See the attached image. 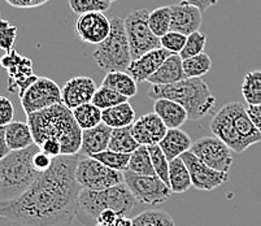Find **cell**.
Returning a JSON list of instances; mask_svg holds the SVG:
<instances>
[{
    "instance_id": "obj_46",
    "label": "cell",
    "mask_w": 261,
    "mask_h": 226,
    "mask_svg": "<svg viewBox=\"0 0 261 226\" xmlns=\"http://www.w3.org/2000/svg\"><path fill=\"white\" fill-rule=\"evenodd\" d=\"M118 217H120V216H118L115 211H112V209H107V211H103L100 215H99L98 220H96V225H113Z\"/></svg>"
},
{
    "instance_id": "obj_10",
    "label": "cell",
    "mask_w": 261,
    "mask_h": 226,
    "mask_svg": "<svg viewBox=\"0 0 261 226\" xmlns=\"http://www.w3.org/2000/svg\"><path fill=\"white\" fill-rule=\"evenodd\" d=\"M21 107L26 116L63 104L61 87L54 80L39 77L20 97Z\"/></svg>"
},
{
    "instance_id": "obj_48",
    "label": "cell",
    "mask_w": 261,
    "mask_h": 226,
    "mask_svg": "<svg viewBox=\"0 0 261 226\" xmlns=\"http://www.w3.org/2000/svg\"><path fill=\"white\" fill-rule=\"evenodd\" d=\"M247 112H248L252 122L255 123L256 129L261 133V106L247 107Z\"/></svg>"
},
{
    "instance_id": "obj_19",
    "label": "cell",
    "mask_w": 261,
    "mask_h": 226,
    "mask_svg": "<svg viewBox=\"0 0 261 226\" xmlns=\"http://www.w3.org/2000/svg\"><path fill=\"white\" fill-rule=\"evenodd\" d=\"M210 128L213 135L217 137L218 139H221L236 154H242V152H244L247 149L244 147L243 142H242L241 137H239L238 133L234 129V125H232L231 117H230V113L227 111L226 106L222 107L216 113L215 117L211 121Z\"/></svg>"
},
{
    "instance_id": "obj_35",
    "label": "cell",
    "mask_w": 261,
    "mask_h": 226,
    "mask_svg": "<svg viewBox=\"0 0 261 226\" xmlns=\"http://www.w3.org/2000/svg\"><path fill=\"white\" fill-rule=\"evenodd\" d=\"M148 23L156 37L161 38L170 32V6L159 7L149 13Z\"/></svg>"
},
{
    "instance_id": "obj_14",
    "label": "cell",
    "mask_w": 261,
    "mask_h": 226,
    "mask_svg": "<svg viewBox=\"0 0 261 226\" xmlns=\"http://www.w3.org/2000/svg\"><path fill=\"white\" fill-rule=\"evenodd\" d=\"M75 30L85 43L99 46L111 33V20L101 12H92L78 16Z\"/></svg>"
},
{
    "instance_id": "obj_33",
    "label": "cell",
    "mask_w": 261,
    "mask_h": 226,
    "mask_svg": "<svg viewBox=\"0 0 261 226\" xmlns=\"http://www.w3.org/2000/svg\"><path fill=\"white\" fill-rule=\"evenodd\" d=\"M133 226H174V220L168 212L149 209L135 216Z\"/></svg>"
},
{
    "instance_id": "obj_17",
    "label": "cell",
    "mask_w": 261,
    "mask_h": 226,
    "mask_svg": "<svg viewBox=\"0 0 261 226\" xmlns=\"http://www.w3.org/2000/svg\"><path fill=\"white\" fill-rule=\"evenodd\" d=\"M203 12L194 6L178 3L170 6V30L181 33L189 37L192 33L199 32L203 22Z\"/></svg>"
},
{
    "instance_id": "obj_26",
    "label": "cell",
    "mask_w": 261,
    "mask_h": 226,
    "mask_svg": "<svg viewBox=\"0 0 261 226\" xmlns=\"http://www.w3.org/2000/svg\"><path fill=\"white\" fill-rule=\"evenodd\" d=\"M137 121L135 111L129 102L103 111V123L112 129H121L132 126Z\"/></svg>"
},
{
    "instance_id": "obj_32",
    "label": "cell",
    "mask_w": 261,
    "mask_h": 226,
    "mask_svg": "<svg viewBox=\"0 0 261 226\" xmlns=\"http://www.w3.org/2000/svg\"><path fill=\"white\" fill-rule=\"evenodd\" d=\"M127 170L139 175H156L147 146H141L130 155Z\"/></svg>"
},
{
    "instance_id": "obj_25",
    "label": "cell",
    "mask_w": 261,
    "mask_h": 226,
    "mask_svg": "<svg viewBox=\"0 0 261 226\" xmlns=\"http://www.w3.org/2000/svg\"><path fill=\"white\" fill-rule=\"evenodd\" d=\"M4 132H6L7 144L11 151H22L35 144L28 122L13 121L4 128Z\"/></svg>"
},
{
    "instance_id": "obj_40",
    "label": "cell",
    "mask_w": 261,
    "mask_h": 226,
    "mask_svg": "<svg viewBox=\"0 0 261 226\" xmlns=\"http://www.w3.org/2000/svg\"><path fill=\"white\" fill-rule=\"evenodd\" d=\"M207 44V34L203 32L192 33L187 37L186 44H185L184 49L179 54L182 60H187L190 58L198 56V55L203 54L204 48Z\"/></svg>"
},
{
    "instance_id": "obj_18",
    "label": "cell",
    "mask_w": 261,
    "mask_h": 226,
    "mask_svg": "<svg viewBox=\"0 0 261 226\" xmlns=\"http://www.w3.org/2000/svg\"><path fill=\"white\" fill-rule=\"evenodd\" d=\"M231 117L234 129L241 137L246 148L261 142V133L256 129L255 123L251 120L247 108L239 102H230L225 104Z\"/></svg>"
},
{
    "instance_id": "obj_28",
    "label": "cell",
    "mask_w": 261,
    "mask_h": 226,
    "mask_svg": "<svg viewBox=\"0 0 261 226\" xmlns=\"http://www.w3.org/2000/svg\"><path fill=\"white\" fill-rule=\"evenodd\" d=\"M169 186L175 194H184L192 186L191 175L182 158H177L169 163Z\"/></svg>"
},
{
    "instance_id": "obj_9",
    "label": "cell",
    "mask_w": 261,
    "mask_h": 226,
    "mask_svg": "<svg viewBox=\"0 0 261 226\" xmlns=\"http://www.w3.org/2000/svg\"><path fill=\"white\" fill-rule=\"evenodd\" d=\"M123 183L139 204L158 206L169 200L172 196L170 187L158 175H139L126 170L123 172Z\"/></svg>"
},
{
    "instance_id": "obj_7",
    "label": "cell",
    "mask_w": 261,
    "mask_h": 226,
    "mask_svg": "<svg viewBox=\"0 0 261 226\" xmlns=\"http://www.w3.org/2000/svg\"><path fill=\"white\" fill-rule=\"evenodd\" d=\"M75 180L82 190L99 191L123 183V173L109 169L96 159L81 155L75 169Z\"/></svg>"
},
{
    "instance_id": "obj_41",
    "label": "cell",
    "mask_w": 261,
    "mask_h": 226,
    "mask_svg": "<svg viewBox=\"0 0 261 226\" xmlns=\"http://www.w3.org/2000/svg\"><path fill=\"white\" fill-rule=\"evenodd\" d=\"M187 37L177 32H168L164 37L160 38L161 48L167 49L172 55H179L186 44Z\"/></svg>"
},
{
    "instance_id": "obj_8",
    "label": "cell",
    "mask_w": 261,
    "mask_h": 226,
    "mask_svg": "<svg viewBox=\"0 0 261 226\" xmlns=\"http://www.w3.org/2000/svg\"><path fill=\"white\" fill-rule=\"evenodd\" d=\"M149 13L148 9L143 8L132 12L126 18H123L133 60L139 59L147 52L161 48L160 38L156 37L149 28Z\"/></svg>"
},
{
    "instance_id": "obj_47",
    "label": "cell",
    "mask_w": 261,
    "mask_h": 226,
    "mask_svg": "<svg viewBox=\"0 0 261 226\" xmlns=\"http://www.w3.org/2000/svg\"><path fill=\"white\" fill-rule=\"evenodd\" d=\"M181 2L182 3L190 4V6L196 7V8L200 9L201 12H205L208 8L216 6L220 0H181Z\"/></svg>"
},
{
    "instance_id": "obj_5",
    "label": "cell",
    "mask_w": 261,
    "mask_h": 226,
    "mask_svg": "<svg viewBox=\"0 0 261 226\" xmlns=\"http://www.w3.org/2000/svg\"><path fill=\"white\" fill-rule=\"evenodd\" d=\"M135 204L137 202L125 183L99 191L82 190L78 196L77 220L82 225L96 226V220L103 211L112 209L118 216H127Z\"/></svg>"
},
{
    "instance_id": "obj_4",
    "label": "cell",
    "mask_w": 261,
    "mask_h": 226,
    "mask_svg": "<svg viewBox=\"0 0 261 226\" xmlns=\"http://www.w3.org/2000/svg\"><path fill=\"white\" fill-rule=\"evenodd\" d=\"M39 151L37 144L22 151H12L0 161V203H8L32 187L39 178V173L33 165V158Z\"/></svg>"
},
{
    "instance_id": "obj_42",
    "label": "cell",
    "mask_w": 261,
    "mask_h": 226,
    "mask_svg": "<svg viewBox=\"0 0 261 226\" xmlns=\"http://www.w3.org/2000/svg\"><path fill=\"white\" fill-rule=\"evenodd\" d=\"M17 26L0 18V48L3 51L9 52L13 49V44L17 38Z\"/></svg>"
},
{
    "instance_id": "obj_16",
    "label": "cell",
    "mask_w": 261,
    "mask_h": 226,
    "mask_svg": "<svg viewBox=\"0 0 261 226\" xmlns=\"http://www.w3.org/2000/svg\"><path fill=\"white\" fill-rule=\"evenodd\" d=\"M168 128L155 112L137 118L132 125V134L141 146L159 144L167 135Z\"/></svg>"
},
{
    "instance_id": "obj_1",
    "label": "cell",
    "mask_w": 261,
    "mask_h": 226,
    "mask_svg": "<svg viewBox=\"0 0 261 226\" xmlns=\"http://www.w3.org/2000/svg\"><path fill=\"white\" fill-rule=\"evenodd\" d=\"M80 155L59 156L28 191L15 200L0 203V226H70L77 218L75 180Z\"/></svg>"
},
{
    "instance_id": "obj_43",
    "label": "cell",
    "mask_w": 261,
    "mask_h": 226,
    "mask_svg": "<svg viewBox=\"0 0 261 226\" xmlns=\"http://www.w3.org/2000/svg\"><path fill=\"white\" fill-rule=\"evenodd\" d=\"M15 117V107L8 97L0 95V128H6L13 122Z\"/></svg>"
},
{
    "instance_id": "obj_12",
    "label": "cell",
    "mask_w": 261,
    "mask_h": 226,
    "mask_svg": "<svg viewBox=\"0 0 261 226\" xmlns=\"http://www.w3.org/2000/svg\"><path fill=\"white\" fill-rule=\"evenodd\" d=\"M201 163L222 173H229L232 165L231 149L217 137H203L194 142L190 149Z\"/></svg>"
},
{
    "instance_id": "obj_22",
    "label": "cell",
    "mask_w": 261,
    "mask_h": 226,
    "mask_svg": "<svg viewBox=\"0 0 261 226\" xmlns=\"http://www.w3.org/2000/svg\"><path fill=\"white\" fill-rule=\"evenodd\" d=\"M112 128L101 122L94 129L82 130V149L86 156H94L108 149Z\"/></svg>"
},
{
    "instance_id": "obj_13",
    "label": "cell",
    "mask_w": 261,
    "mask_h": 226,
    "mask_svg": "<svg viewBox=\"0 0 261 226\" xmlns=\"http://www.w3.org/2000/svg\"><path fill=\"white\" fill-rule=\"evenodd\" d=\"M182 160L186 164L191 175L192 187L199 191H212L217 187L222 186L229 180V173H222L210 168L204 163H201L195 155L191 152H186L181 156Z\"/></svg>"
},
{
    "instance_id": "obj_37",
    "label": "cell",
    "mask_w": 261,
    "mask_h": 226,
    "mask_svg": "<svg viewBox=\"0 0 261 226\" xmlns=\"http://www.w3.org/2000/svg\"><path fill=\"white\" fill-rule=\"evenodd\" d=\"M91 158L96 159L108 166L109 169L117 170V172H126L129 168V161H130V155L127 154H121V152L111 151V149H106V151L100 152L98 155H94Z\"/></svg>"
},
{
    "instance_id": "obj_20",
    "label": "cell",
    "mask_w": 261,
    "mask_h": 226,
    "mask_svg": "<svg viewBox=\"0 0 261 226\" xmlns=\"http://www.w3.org/2000/svg\"><path fill=\"white\" fill-rule=\"evenodd\" d=\"M170 55H172L170 52L164 48L149 51L139 59L133 60L126 72L137 81V83L146 82L151 76L158 72V69L163 65L164 61L167 60Z\"/></svg>"
},
{
    "instance_id": "obj_34",
    "label": "cell",
    "mask_w": 261,
    "mask_h": 226,
    "mask_svg": "<svg viewBox=\"0 0 261 226\" xmlns=\"http://www.w3.org/2000/svg\"><path fill=\"white\" fill-rule=\"evenodd\" d=\"M212 69V59L205 52L184 60V72L186 78H201Z\"/></svg>"
},
{
    "instance_id": "obj_50",
    "label": "cell",
    "mask_w": 261,
    "mask_h": 226,
    "mask_svg": "<svg viewBox=\"0 0 261 226\" xmlns=\"http://www.w3.org/2000/svg\"><path fill=\"white\" fill-rule=\"evenodd\" d=\"M115 226H133V218H129L127 216H120L116 220Z\"/></svg>"
},
{
    "instance_id": "obj_36",
    "label": "cell",
    "mask_w": 261,
    "mask_h": 226,
    "mask_svg": "<svg viewBox=\"0 0 261 226\" xmlns=\"http://www.w3.org/2000/svg\"><path fill=\"white\" fill-rule=\"evenodd\" d=\"M127 101H129L127 97L122 96V95L118 94L115 90L109 89V87H104L100 85L98 90H96V92H95L91 103L95 104L98 108H100L101 111H104V109L113 108L116 106L126 103Z\"/></svg>"
},
{
    "instance_id": "obj_51",
    "label": "cell",
    "mask_w": 261,
    "mask_h": 226,
    "mask_svg": "<svg viewBox=\"0 0 261 226\" xmlns=\"http://www.w3.org/2000/svg\"><path fill=\"white\" fill-rule=\"evenodd\" d=\"M96 226H115V223H113V225H96Z\"/></svg>"
},
{
    "instance_id": "obj_24",
    "label": "cell",
    "mask_w": 261,
    "mask_h": 226,
    "mask_svg": "<svg viewBox=\"0 0 261 226\" xmlns=\"http://www.w3.org/2000/svg\"><path fill=\"white\" fill-rule=\"evenodd\" d=\"M160 148L165 154L169 163L177 158H181L182 155L191 149L192 142L187 133L181 129H168L167 135L159 143Z\"/></svg>"
},
{
    "instance_id": "obj_38",
    "label": "cell",
    "mask_w": 261,
    "mask_h": 226,
    "mask_svg": "<svg viewBox=\"0 0 261 226\" xmlns=\"http://www.w3.org/2000/svg\"><path fill=\"white\" fill-rule=\"evenodd\" d=\"M147 148H148L149 156H151V160H152L156 175L169 186V160H168L159 144L147 146Z\"/></svg>"
},
{
    "instance_id": "obj_15",
    "label": "cell",
    "mask_w": 261,
    "mask_h": 226,
    "mask_svg": "<svg viewBox=\"0 0 261 226\" xmlns=\"http://www.w3.org/2000/svg\"><path fill=\"white\" fill-rule=\"evenodd\" d=\"M98 87L95 85V81L90 77L80 76V77L70 78L68 82L61 87V99L63 104L69 108L70 111L91 103L94 95Z\"/></svg>"
},
{
    "instance_id": "obj_6",
    "label": "cell",
    "mask_w": 261,
    "mask_h": 226,
    "mask_svg": "<svg viewBox=\"0 0 261 226\" xmlns=\"http://www.w3.org/2000/svg\"><path fill=\"white\" fill-rule=\"evenodd\" d=\"M92 58L104 72H126L133 59L123 18L118 16L111 18V33L95 49Z\"/></svg>"
},
{
    "instance_id": "obj_30",
    "label": "cell",
    "mask_w": 261,
    "mask_h": 226,
    "mask_svg": "<svg viewBox=\"0 0 261 226\" xmlns=\"http://www.w3.org/2000/svg\"><path fill=\"white\" fill-rule=\"evenodd\" d=\"M72 112L75 122L82 130L94 129L103 122V111L92 103L84 104V106L73 109Z\"/></svg>"
},
{
    "instance_id": "obj_49",
    "label": "cell",
    "mask_w": 261,
    "mask_h": 226,
    "mask_svg": "<svg viewBox=\"0 0 261 226\" xmlns=\"http://www.w3.org/2000/svg\"><path fill=\"white\" fill-rule=\"evenodd\" d=\"M11 149H9L8 144H7L6 140V132H4V128H0V161L6 159L9 154H11Z\"/></svg>"
},
{
    "instance_id": "obj_52",
    "label": "cell",
    "mask_w": 261,
    "mask_h": 226,
    "mask_svg": "<svg viewBox=\"0 0 261 226\" xmlns=\"http://www.w3.org/2000/svg\"><path fill=\"white\" fill-rule=\"evenodd\" d=\"M109 2H111V3H113V2H116V0H109Z\"/></svg>"
},
{
    "instance_id": "obj_45",
    "label": "cell",
    "mask_w": 261,
    "mask_h": 226,
    "mask_svg": "<svg viewBox=\"0 0 261 226\" xmlns=\"http://www.w3.org/2000/svg\"><path fill=\"white\" fill-rule=\"evenodd\" d=\"M9 6L15 8H37V7L43 6L48 0H6Z\"/></svg>"
},
{
    "instance_id": "obj_2",
    "label": "cell",
    "mask_w": 261,
    "mask_h": 226,
    "mask_svg": "<svg viewBox=\"0 0 261 226\" xmlns=\"http://www.w3.org/2000/svg\"><path fill=\"white\" fill-rule=\"evenodd\" d=\"M28 117L34 143L40 147L46 140H58L63 156L80 155L82 149V129L75 122L73 112L64 104L35 112Z\"/></svg>"
},
{
    "instance_id": "obj_23",
    "label": "cell",
    "mask_w": 261,
    "mask_h": 226,
    "mask_svg": "<svg viewBox=\"0 0 261 226\" xmlns=\"http://www.w3.org/2000/svg\"><path fill=\"white\" fill-rule=\"evenodd\" d=\"M153 112L163 120L168 129H179L189 120L186 109L169 99L155 101Z\"/></svg>"
},
{
    "instance_id": "obj_29",
    "label": "cell",
    "mask_w": 261,
    "mask_h": 226,
    "mask_svg": "<svg viewBox=\"0 0 261 226\" xmlns=\"http://www.w3.org/2000/svg\"><path fill=\"white\" fill-rule=\"evenodd\" d=\"M139 147H141V144L134 139L132 134V126L112 130L108 149L115 152H121V154L132 155Z\"/></svg>"
},
{
    "instance_id": "obj_3",
    "label": "cell",
    "mask_w": 261,
    "mask_h": 226,
    "mask_svg": "<svg viewBox=\"0 0 261 226\" xmlns=\"http://www.w3.org/2000/svg\"><path fill=\"white\" fill-rule=\"evenodd\" d=\"M147 97L153 102L169 99L186 109L189 120L199 121L212 113L216 106V97L210 86L201 78H186L173 85H151Z\"/></svg>"
},
{
    "instance_id": "obj_44",
    "label": "cell",
    "mask_w": 261,
    "mask_h": 226,
    "mask_svg": "<svg viewBox=\"0 0 261 226\" xmlns=\"http://www.w3.org/2000/svg\"><path fill=\"white\" fill-rule=\"evenodd\" d=\"M52 163H54V159L49 158L48 155L42 152L40 149L34 155V158H33V165H34V168L39 173L47 172L51 168Z\"/></svg>"
},
{
    "instance_id": "obj_31",
    "label": "cell",
    "mask_w": 261,
    "mask_h": 226,
    "mask_svg": "<svg viewBox=\"0 0 261 226\" xmlns=\"http://www.w3.org/2000/svg\"><path fill=\"white\" fill-rule=\"evenodd\" d=\"M241 91L247 106H261V70H252L244 76Z\"/></svg>"
},
{
    "instance_id": "obj_39",
    "label": "cell",
    "mask_w": 261,
    "mask_h": 226,
    "mask_svg": "<svg viewBox=\"0 0 261 226\" xmlns=\"http://www.w3.org/2000/svg\"><path fill=\"white\" fill-rule=\"evenodd\" d=\"M109 0H69V7L73 13L81 16L92 12H104L111 8Z\"/></svg>"
},
{
    "instance_id": "obj_11",
    "label": "cell",
    "mask_w": 261,
    "mask_h": 226,
    "mask_svg": "<svg viewBox=\"0 0 261 226\" xmlns=\"http://www.w3.org/2000/svg\"><path fill=\"white\" fill-rule=\"evenodd\" d=\"M0 65L8 73V91L17 92L20 97L39 78L34 74L33 61L15 48L0 58Z\"/></svg>"
},
{
    "instance_id": "obj_27",
    "label": "cell",
    "mask_w": 261,
    "mask_h": 226,
    "mask_svg": "<svg viewBox=\"0 0 261 226\" xmlns=\"http://www.w3.org/2000/svg\"><path fill=\"white\" fill-rule=\"evenodd\" d=\"M101 86L115 90L127 99L134 97L138 92V83L127 72L107 73L101 81Z\"/></svg>"
},
{
    "instance_id": "obj_21",
    "label": "cell",
    "mask_w": 261,
    "mask_h": 226,
    "mask_svg": "<svg viewBox=\"0 0 261 226\" xmlns=\"http://www.w3.org/2000/svg\"><path fill=\"white\" fill-rule=\"evenodd\" d=\"M186 80V76L184 72V60L179 55H170L167 60L164 61L163 65L158 69V72L148 78L147 82L151 85H173V83L181 82Z\"/></svg>"
}]
</instances>
